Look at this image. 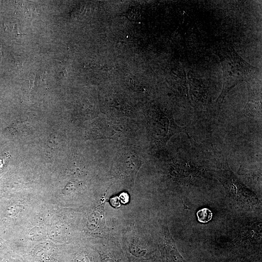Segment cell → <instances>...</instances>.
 Returning <instances> with one entry per match:
<instances>
[{
	"label": "cell",
	"mask_w": 262,
	"mask_h": 262,
	"mask_svg": "<svg viewBox=\"0 0 262 262\" xmlns=\"http://www.w3.org/2000/svg\"><path fill=\"white\" fill-rule=\"evenodd\" d=\"M222 169L216 171L225 188L237 200L248 204H257V196L240 181L230 169L228 161L224 158Z\"/></svg>",
	"instance_id": "cell-1"
},
{
	"label": "cell",
	"mask_w": 262,
	"mask_h": 262,
	"mask_svg": "<svg viewBox=\"0 0 262 262\" xmlns=\"http://www.w3.org/2000/svg\"><path fill=\"white\" fill-rule=\"evenodd\" d=\"M170 248L165 250L166 262H186L174 246Z\"/></svg>",
	"instance_id": "cell-2"
},
{
	"label": "cell",
	"mask_w": 262,
	"mask_h": 262,
	"mask_svg": "<svg viewBox=\"0 0 262 262\" xmlns=\"http://www.w3.org/2000/svg\"><path fill=\"white\" fill-rule=\"evenodd\" d=\"M198 220L201 223H207L210 221L213 216V213L208 208L199 210L196 213Z\"/></svg>",
	"instance_id": "cell-3"
},
{
	"label": "cell",
	"mask_w": 262,
	"mask_h": 262,
	"mask_svg": "<svg viewBox=\"0 0 262 262\" xmlns=\"http://www.w3.org/2000/svg\"><path fill=\"white\" fill-rule=\"evenodd\" d=\"M128 17L131 21H138L142 16V9L139 5H134L129 9L128 12Z\"/></svg>",
	"instance_id": "cell-4"
},
{
	"label": "cell",
	"mask_w": 262,
	"mask_h": 262,
	"mask_svg": "<svg viewBox=\"0 0 262 262\" xmlns=\"http://www.w3.org/2000/svg\"><path fill=\"white\" fill-rule=\"evenodd\" d=\"M2 56V51H1V48H0V59L1 58Z\"/></svg>",
	"instance_id": "cell-5"
}]
</instances>
